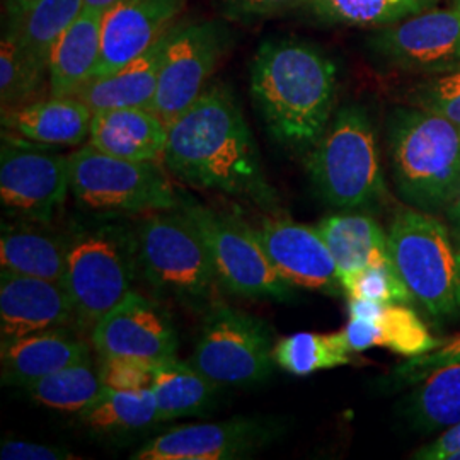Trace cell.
<instances>
[{
    "instance_id": "83f0119b",
    "label": "cell",
    "mask_w": 460,
    "mask_h": 460,
    "mask_svg": "<svg viewBox=\"0 0 460 460\" xmlns=\"http://www.w3.org/2000/svg\"><path fill=\"white\" fill-rule=\"evenodd\" d=\"M79 420L84 427L101 435H127L161 423L152 389L116 391L104 387L98 399L79 412Z\"/></svg>"
},
{
    "instance_id": "d6a6232c",
    "label": "cell",
    "mask_w": 460,
    "mask_h": 460,
    "mask_svg": "<svg viewBox=\"0 0 460 460\" xmlns=\"http://www.w3.org/2000/svg\"><path fill=\"white\" fill-rule=\"evenodd\" d=\"M438 0H309L305 5L317 21L360 28H384L420 14Z\"/></svg>"
},
{
    "instance_id": "7402d4cb",
    "label": "cell",
    "mask_w": 460,
    "mask_h": 460,
    "mask_svg": "<svg viewBox=\"0 0 460 460\" xmlns=\"http://www.w3.org/2000/svg\"><path fill=\"white\" fill-rule=\"evenodd\" d=\"M51 224L21 220L2 224L0 266L24 277L64 283L66 268V230L57 232Z\"/></svg>"
},
{
    "instance_id": "4fadbf2b",
    "label": "cell",
    "mask_w": 460,
    "mask_h": 460,
    "mask_svg": "<svg viewBox=\"0 0 460 460\" xmlns=\"http://www.w3.org/2000/svg\"><path fill=\"white\" fill-rule=\"evenodd\" d=\"M368 49L387 66L406 72L442 74L460 66V13L428 9L380 28Z\"/></svg>"
},
{
    "instance_id": "2e32d148",
    "label": "cell",
    "mask_w": 460,
    "mask_h": 460,
    "mask_svg": "<svg viewBox=\"0 0 460 460\" xmlns=\"http://www.w3.org/2000/svg\"><path fill=\"white\" fill-rule=\"evenodd\" d=\"M252 230L288 285L328 296L343 294L338 266L317 229L281 215H268Z\"/></svg>"
},
{
    "instance_id": "1f68e13d",
    "label": "cell",
    "mask_w": 460,
    "mask_h": 460,
    "mask_svg": "<svg viewBox=\"0 0 460 460\" xmlns=\"http://www.w3.org/2000/svg\"><path fill=\"white\" fill-rule=\"evenodd\" d=\"M83 11L84 0H36L22 16L7 21L5 30L24 49L49 64L51 49Z\"/></svg>"
},
{
    "instance_id": "d590c367",
    "label": "cell",
    "mask_w": 460,
    "mask_h": 460,
    "mask_svg": "<svg viewBox=\"0 0 460 460\" xmlns=\"http://www.w3.org/2000/svg\"><path fill=\"white\" fill-rule=\"evenodd\" d=\"M411 101L416 108L444 116L460 127V66L418 84Z\"/></svg>"
},
{
    "instance_id": "603a6c76",
    "label": "cell",
    "mask_w": 460,
    "mask_h": 460,
    "mask_svg": "<svg viewBox=\"0 0 460 460\" xmlns=\"http://www.w3.org/2000/svg\"><path fill=\"white\" fill-rule=\"evenodd\" d=\"M167 33L132 64L111 75L91 79L75 98L85 102L93 113L121 108H148L154 101L164 58Z\"/></svg>"
},
{
    "instance_id": "60d3db41",
    "label": "cell",
    "mask_w": 460,
    "mask_h": 460,
    "mask_svg": "<svg viewBox=\"0 0 460 460\" xmlns=\"http://www.w3.org/2000/svg\"><path fill=\"white\" fill-rule=\"evenodd\" d=\"M460 452V423L445 429L444 433L431 444L423 445L412 456L418 460H452Z\"/></svg>"
},
{
    "instance_id": "ac0fdd59",
    "label": "cell",
    "mask_w": 460,
    "mask_h": 460,
    "mask_svg": "<svg viewBox=\"0 0 460 460\" xmlns=\"http://www.w3.org/2000/svg\"><path fill=\"white\" fill-rule=\"evenodd\" d=\"M75 326V311L64 283L2 270L0 338L11 341L45 329Z\"/></svg>"
},
{
    "instance_id": "8992f818",
    "label": "cell",
    "mask_w": 460,
    "mask_h": 460,
    "mask_svg": "<svg viewBox=\"0 0 460 460\" xmlns=\"http://www.w3.org/2000/svg\"><path fill=\"white\" fill-rule=\"evenodd\" d=\"M315 191L331 207L360 208L384 193L377 135L367 110L346 104L304 159Z\"/></svg>"
},
{
    "instance_id": "277c9868",
    "label": "cell",
    "mask_w": 460,
    "mask_h": 460,
    "mask_svg": "<svg viewBox=\"0 0 460 460\" xmlns=\"http://www.w3.org/2000/svg\"><path fill=\"white\" fill-rule=\"evenodd\" d=\"M135 232L140 277L155 296L195 313L220 304L224 288L214 261L181 208L140 215Z\"/></svg>"
},
{
    "instance_id": "6da1fadb",
    "label": "cell",
    "mask_w": 460,
    "mask_h": 460,
    "mask_svg": "<svg viewBox=\"0 0 460 460\" xmlns=\"http://www.w3.org/2000/svg\"><path fill=\"white\" fill-rule=\"evenodd\" d=\"M165 167L182 182L244 198L277 210V191L266 180L260 150L244 113L227 85L205 87L169 127Z\"/></svg>"
},
{
    "instance_id": "8fae6325",
    "label": "cell",
    "mask_w": 460,
    "mask_h": 460,
    "mask_svg": "<svg viewBox=\"0 0 460 460\" xmlns=\"http://www.w3.org/2000/svg\"><path fill=\"white\" fill-rule=\"evenodd\" d=\"M70 193L68 155L16 133L2 132L0 199L17 220L53 224Z\"/></svg>"
},
{
    "instance_id": "484cf974",
    "label": "cell",
    "mask_w": 460,
    "mask_h": 460,
    "mask_svg": "<svg viewBox=\"0 0 460 460\" xmlns=\"http://www.w3.org/2000/svg\"><path fill=\"white\" fill-rule=\"evenodd\" d=\"M150 389L157 401L161 423H165L210 414L218 406L224 387L203 376L190 360L172 358L155 363Z\"/></svg>"
},
{
    "instance_id": "3957f363",
    "label": "cell",
    "mask_w": 460,
    "mask_h": 460,
    "mask_svg": "<svg viewBox=\"0 0 460 460\" xmlns=\"http://www.w3.org/2000/svg\"><path fill=\"white\" fill-rule=\"evenodd\" d=\"M66 234L64 287L74 304L75 326L91 334L140 277L135 224L123 217L89 214V218L70 222Z\"/></svg>"
},
{
    "instance_id": "ee69618b",
    "label": "cell",
    "mask_w": 460,
    "mask_h": 460,
    "mask_svg": "<svg viewBox=\"0 0 460 460\" xmlns=\"http://www.w3.org/2000/svg\"><path fill=\"white\" fill-rule=\"evenodd\" d=\"M448 215H450V218H452L454 226H456L457 230H459L460 235V186L457 195H456V198L452 199V203L448 205Z\"/></svg>"
},
{
    "instance_id": "f1b7e54d",
    "label": "cell",
    "mask_w": 460,
    "mask_h": 460,
    "mask_svg": "<svg viewBox=\"0 0 460 460\" xmlns=\"http://www.w3.org/2000/svg\"><path fill=\"white\" fill-rule=\"evenodd\" d=\"M49 94V64L24 49L16 36L4 30L0 43V101L11 111Z\"/></svg>"
},
{
    "instance_id": "f35d334b",
    "label": "cell",
    "mask_w": 460,
    "mask_h": 460,
    "mask_svg": "<svg viewBox=\"0 0 460 460\" xmlns=\"http://www.w3.org/2000/svg\"><path fill=\"white\" fill-rule=\"evenodd\" d=\"M309 0H220L222 14L234 22H252L305 7Z\"/></svg>"
},
{
    "instance_id": "ffe728a7",
    "label": "cell",
    "mask_w": 460,
    "mask_h": 460,
    "mask_svg": "<svg viewBox=\"0 0 460 460\" xmlns=\"http://www.w3.org/2000/svg\"><path fill=\"white\" fill-rule=\"evenodd\" d=\"M169 127L148 108L106 110L93 116L89 144L113 157L157 163L164 159Z\"/></svg>"
},
{
    "instance_id": "9c48e42d",
    "label": "cell",
    "mask_w": 460,
    "mask_h": 460,
    "mask_svg": "<svg viewBox=\"0 0 460 460\" xmlns=\"http://www.w3.org/2000/svg\"><path fill=\"white\" fill-rule=\"evenodd\" d=\"M180 208L199 232L224 292L252 300L294 298V287L279 277L251 226L182 195Z\"/></svg>"
},
{
    "instance_id": "7c38bea8",
    "label": "cell",
    "mask_w": 460,
    "mask_h": 460,
    "mask_svg": "<svg viewBox=\"0 0 460 460\" xmlns=\"http://www.w3.org/2000/svg\"><path fill=\"white\" fill-rule=\"evenodd\" d=\"M232 45L222 21H188L169 30L159 84L150 110L167 127L205 91Z\"/></svg>"
},
{
    "instance_id": "e575fe53",
    "label": "cell",
    "mask_w": 460,
    "mask_h": 460,
    "mask_svg": "<svg viewBox=\"0 0 460 460\" xmlns=\"http://www.w3.org/2000/svg\"><path fill=\"white\" fill-rule=\"evenodd\" d=\"M348 298H363L378 304H411V292L397 275L394 266L365 268L341 279Z\"/></svg>"
},
{
    "instance_id": "44dd1931",
    "label": "cell",
    "mask_w": 460,
    "mask_h": 460,
    "mask_svg": "<svg viewBox=\"0 0 460 460\" xmlns=\"http://www.w3.org/2000/svg\"><path fill=\"white\" fill-rule=\"evenodd\" d=\"M94 113L81 99H38L11 111H2L4 130L53 147L81 146L91 135Z\"/></svg>"
},
{
    "instance_id": "f546056e",
    "label": "cell",
    "mask_w": 460,
    "mask_h": 460,
    "mask_svg": "<svg viewBox=\"0 0 460 460\" xmlns=\"http://www.w3.org/2000/svg\"><path fill=\"white\" fill-rule=\"evenodd\" d=\"M28 397L53 411L83 412L104 391L99 367L91 358L40 378L22 389Z\"/></svg>"
},
{
    "instance_id": "bcb514c9",
    "label": "cell",
    "mask_w": 460,
    "mask_h": 460,
    "mask_svg": "<svg viewBox=\"0 0 460 460\" xmlns=\"http://www.w3.org/2000/svg\"><path fill=\"white\" fill-rule=\"evenodd\" d=\"M456 7H457V9H459V13H460V0H457V2H456Z\"/></svg>"
},
{
    "instance_id": "52a82bcc",
    "label": "cell",
    "mask_w": 460,
    "mask_h": 460,
    "mask_svg": "<svg viewBox=\"0 0 460 460\" xmlns=\"http://www.w3.org/2000/svg\"><path fill=\"white\" fill-rule=\"evenodd\" d=\"M389 252L397 275L431 317L460 313V239L423 210H401L389 230Z\"/></svg>"
},
{
    "instance_id": "ab89813d",
    "label": "cell",
    "mask_w": 460,
    "mask_h": 460,
    "mask_svg": "<svg viewBox=\"0 0 460 460\" xmlns=\"http://www.w3.org/2000/svg\"><path fill=\"white\" fill-rule=\"evenodd\" d=\"M2 460H74L75 454L64 447L26 442V440H4L0 447Z\"/></svg>"
},
{
    "instance_id": "f6af8a7d",
    "label": "cell",
    "mask_w": 460,
    "mask_h": 460,
    "mask_svg": "<svg viewBox=\"0 0 460 460\" xmlns=\"http://www.w3.org/2000/svg\"><path fill=\"white\" fill-rule=\"evenodd\" d=\"M452 460H460V452H457V454L452 457Z\"/></svg>"
},
{
    "instance_id": "d4e9b609",
    "label": "cell",
    "mask_w": 460,
    "mask_h": 460,
    "mask_svg": "<svg viewBox=\"0 0 460 460\" xmlns=\"http://www.w3.org/2000/svg\"><path fill=\"white\" fill-rule=\"evenodd\" d=\"M315 229L331 251L341 279L365 268L394 266L387 232L368 215H329Z\"/></svg>"
},
{
    "instance_id": "7a4b0ae2",
    "label": "cell",
    "mask_w": 460,
    "mask_h": 460,
    "mask_svg": "<svg viewBox=\"0 0 460 460\" xmlns=\"http://www.w3.org/2000/svg\"><path fill=\"white\" fill-rule=\"evenodd\" d=\"M249 89L270 137L305 155L334 116L338 66L309 41L264 40L251 64Z\"/></svg>"
},
{
    "instance_id": "7bdbcfd3",
    "label": "cell",
    "mask_w": 460,
    "mask_h": 460,
    "mask_svg": "<svg viewBox=\"0 0 460 460\" xmlns=\"http://www.w3.org/2000/svg\"><path fill=\"white\" fill-rule=\"evenodd\" d=\"M119 0H84V7L85 9H94L99 13H106L108 9H111Z\"/></svg>"
},
{
    "instance_id": "5b68a950",
    "label": "cell",
    "mask_w": 460,
    "mask_h": 460,
    "mask_svg": "<svg viewBox=\"0 0 460 460\" xmlns=\"http://www.w3.org/2000/svg\"><path fill=\"white\" fill-rule=\"evenodd\" d=\"M395 188L423 212L452 203L460 186V127L421 108H397L387 121Z\"/></svg>"
},
{
    "instance_id": "836d02e7",
    "label": "cell",
    "mask_w": 460,
    "mask_h": 460,
    "mask_svg": "<svg viewBox=\"0 0 460 460\" xmlns=\"http://www.w3.org/2000/svg\"><path fill=\"white\" fill-rule=\"evenodd\" d=\"M374 323L378 328V348H387L406 358L420 357L440 346L408 304H384Z\"/></svg>"
},
{
    "instance_id": "5bb4252c",
    "label": "cell",
    "mask_w": 460,
    "mask_h": 460,
    "mask_svg": "<svg viewBox=\"0 0 460 460\" xmlns=\"http://www.w3.org/2000/svg\"><path fill=\"white\" fill-rule=\"evenodd\" d=\"M281 423L271 418L235 416L226 421L172 428L148 440L133 460L249 459L273 444Z\"/></svg>"
},
{
    "instance_id": "9a60e30c",
    "label": "cell",
    "mask_w": 460,
    "mask_h": 460,
    "mask_svg": "<svg viewBox=\"0 0 460 460\" xmlns=\"http://www.w3.org/2000/svg\"><path fill=\"white\" fill-rule=\"evenodd\" d=\"M99 357H130L150 363L178 358V331L164 307L132 290L91 331Z\"/></svg>"
},
{
    "instance_id": "b9f144b4",
    "label": "cell",
    "mask_w": 460,
    "mask_h": 460,
    "mask_svg": "<svg viewBox=\"0 0 460 460\" xmlns=\"http://www.w3.org/2000/svg\"><path fill=\"white\" fill-rule=\"evenodd\" d=\"M36 0H5V13L7 21H14L17 17L22 16Z\"/></svg>"
},
{
    "instance_id": "30bf717a",
    "label": "cell",
    "mask_w": 460,
    "mask_h": 460,
    "mask_svg": "<svg viewBox=\"0 0 460 460\" xmlns=\"http://www.w3.org/2000/svg\"><path fill=\"white\" fill-rule=\"evenodd\" d=\"M273 348L264 321L220 302L205 314L190 362L220 387L247 389L271 377Z\"/></svg>"
},
{
    "instance_id": "74e56055",
    "label": "cell",
    "mask_w": 460,
    "mask_h": 460,
    "mask_svg": "<svg viewBox=\"0 0 460 460\" xmlns=\"http://www.w3.org/2000/svg\"><path fill=\"white\" fill-rule=\"evenodd\" d=\"M460 362V336L448 341L447 345L438 346L428 353H423L420 357H412L408 362L399 365L393 372L391 378L394 380L397 385L410 387L418 384L420 380L428 377L435 370L452 365V363Z\"/></svg>"
},
{
    "instance_id": "d6986e66",
    "label": "cell",
    "mask_w": 460,
    "mask_h": 460,
    "mask_svg": "<svg viewBox=\"0 0 460 460\" xmlns=\"http://www.w3.org/2000/svg\"><path fill=\"white\" fill-rule=\"evenodd\" d=\"M85 358H91L89 343L79 329L74 332L70 326L45 329L2 341V384L24 389L36 380Z\"/></svg>"
},
{
    "instance_id": "4316f807",
    "label": "cell",
    "mask_w": 460,
    "mask_h": 460,
    "mask_svg": "<svg viewBox=\"0 0 460 460\" xmlns=\"http://www.w3.org/2000/svg\"><path fill=\"white\" fill-rule=\"evenodd\" d=\"M402 414L412 429L437 433L460 423V362L435 370L412 385L402 401Z\"/></svg>"
},
{
    "instance_id": "4dcf8cb0",
    "label": "cell",
    "mask_w": 460,
    "mask_h": 460,
    "mask_svg": "<svg viewBox=\"0 0 460 460\" xmlns=\"http://www.w3.org/2000/svg\"><path fill=\"white\" fill-rule=\"evenodd\" d=\"M353 351L340 332H296L281 338L273 348L277 367L296 377H307L321 370H331L351 363Z\"/></svg>"
},
{
    "instance_id": "ba28073f",
    "label": "cell",
    "mask_w": 460,
    "mask_h": 460,
    "mask_svg": "<svg viewBox=\"0 0 460 460\" xmlns=\"http://www.w3.org/2000/svg\"><path fill=\"white\" fill-rule=\"evenodd\" d=\"M70 193L93 215L135 217L180 208L181 195L157 163L127 161L91 144L68 155Z\"/></svg>"
},
{
    "instance_id": "e0dca14e",
    "label": "cell",
    "mask_w": 460,
    "mask_h": 460,
    "mask_svg": "<svg viewBox=\"0 0 460 460\" xmlns=\"http://www.w3.org/2000/svg\"><path fill=\"white\" fill-rule=\"evenodd\" d=\"M184 0H119L102 14L93 79L111 75L152 49L172 28Z\"/></svg>"
},
{
    "instance_id": "cb8c5ba5",
    "label": "cell",
    "mask_w": 460,
    "mask_h": 460,
    "mask_svg": "<svg viewBox=\"0 0 460 460\" xmlns=\"http://www.w3.org/2000/svg\"><path fill=\"white\" fill-rule=\"evenodd\" d=\"M102 14L84 7L49 55V96L72 98L89 83L98 66Z\"/></svg>"
},
{
    "instance_id": "8d00e7d4",
    "label": "cell",
    "mask_w": 460,
    "mask_h": 460,
    "mask_svg": "<svg viewBox=\"0 0 460 460\" xmlns=\"http://www.w3.org/2000/svg\"><path fill=\"white\" fill-rule=\"evenodd\" d=\"M104 387L116 391H144L152 387L155 363L130 357H101L98 365Z\"/></svg>"
}]
</instances>
